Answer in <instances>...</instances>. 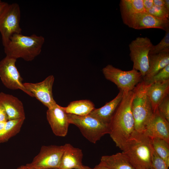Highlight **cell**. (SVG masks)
Wrapping results in <instances>:
<instances>
[{
    "label": "cell",
    "mask_w": 169,
    "mask_h": 169,
    "mask_svg": "<svg viewBox=\"0 0 169 169\" xmlns=\"http://www.w3.org/2000/svg\"><path fill=\"white\" fill-rule=\"evenodd\" d=\"M133 95L132 91L127 94H124L109 125V134L116 146L120 149L135 130L131 110Z\"/></svg>",
    "instance_id": "obj_1"
},
{
    "label": "cell",
    "mask_w": 169,
    "mask_h": 169,
    "mask_svg": "<svg viewBox=\"0 0 169 169\" xmlns=\"http://www.w3.org/2000/svg\"><path fill=\"white\" fill-rule=\"evenodd\" d=\"M120 149L136 169L152 167L151 139L143 132L135 130Z\"/></svg>",
    "instance_id": "obj_2"
},
{
    "label": "cell",
    "mask_w": 169,
    "mask_h": 169,
    "mask_svg": "<svg viewBox=\"0 0 169 169\" xmlns=\"http://www.w3.org/2000/svg\"><path fill=\"white\" fill-rule=\"evenodd\" d=\"M44 42V38L41 36L15 34L4 47V52L6 56L16 59L21 58L27 61H31L40 54Z\"/></svg>",
    "instance_id": "obj_3"
},
{
    "label": "cell",
    "mask_w": 169,
    "mask_h": 169,
    "mask_svg": "<svg viewBox=\"0 0 169 169\" xmlns=\"http://www.w3.org/2000/svg\"><path fill=\"white\" fill-rule=\"evenodd\" d=\"M149 84L143 80L132 90L131 110L134 120L135 129L138 132L144 131L153 113L147 95Z\"/></svg>",
    "instance_id": "obj_4"
},
{
    "label": "cell",
    "mask_w": 169,
    "mask_h": 169,
    "mask_svg": "<svg viewBox=\"0 0 169 169\" xmlns=\"http://www.w3.org/2000/svg\"><path fill=\"white\" fill-rule=\"evenodd\" d=\"M70 124H73L79 129L83 135L94 144L104 136L109 134V125L105 124L89 115L80 116L67 114Z\"/></svg>",
    "instance_id": "obj_5"
},
{
    "label": "cell",
    "mask_w": 169,
    "mask_h": 169,
    "mask_svg": "<svg viewBox=\"0 0 169 169\" xmlns=\"http://www.w3.org/2000/svg\"><path fill=\"white\" fill-rule=\"evenodd\" d=\"M102 73L105 78L114 83L120 90L127 94L132 91L143 80L141 73L132 69L129 71H123L108 64L103 68Z\"/></svg>",
    "instance_id": "obj_6"
},
{
    "label": "cell",
    "mask_w": 169,
    "mask_h": 169,
    "mask_svg": "<svg viewBox=\"0 0 169 169\" xmlns=\"http://www.w3.org/2000/svg\"><path fill=\"white\" fill-rule=\"evenodd\" d=\"M153 45L147 37H138L129 45L130 56L133 63V69L139 72L143 78L146 74L149 67V55Z\"/></svg>",
    "instance_id": "obj_7"
},
{
    "label": "cell",
    "mask_w": 169,
    "mask_h": 169,
    "mask_svg": "<svg viewBox=\"0 0 169 169\" xmlns=\"http://www.w3.org/2000/svg\"><path fill=\"white\" fill-rule=\"evenodd\" d=\"M19 5L17 3L8 4L0 17V32L4 47L7 44L13 35L21 33Z\"/></svg>",
    "instance_id": "obj_8"
},
{
    "label": "cell",
    "mask_w": 169,
    "mask_h": 169,
    "mask_svg": "<svg viewBox=\"0 0 169 169\" xmlns=\"http://www.w3.org/2000/svg\"><path fill=\"white\" fill-rule=\"evenodd\" d=\"M64 146H43L38 154L26 166L33 169L59 168Z\"/></svg>",
    "instance_id": "obj_9"
},
{
    "label": "cell",
    "mask_w": 169,
    "mask_h": 169,
    "mask_svg": "<svg viewBox=\"0 0 169 169\" xmlns=\"http://www.w3.org/2000/svg\"><path fill=\"white\" fill-rule=\"evenodd\" d=\"M17 59L6 56L0 61V78L7 88L19 89L31 97L32 94L24 86L23 79L15 65Z\"/></svg>",
    "instance_id": "obj_10"
},
{
    "label": "cell",
    "mask_w": 169,
    "mask_h": 169,
    "mask_svg": "<svg viewBox=\"0 0 169 169\" xmlns=\"http://www.w3.org/2000/svg\"><path fill=\"white\" fill-rule=\"evenodd\" d=\"M124 23L136 29L157 28L165 31L169 29V20L155 17L146 12L121 16Z\"/></svg>",
    "instance_id": "obj_11"
},
{
    "label": "cell",
    "mask_w": 169,
    "mask_h": 169,
    "mask_svg": "<svg viewBox=\"0 0 169 169\" xmlns=\"http://www.w3.org/2000/svg\"><path fill=\"white\" fill-rule=\"evenodd\" d=\"M54 80L53 75H50L43 81L37 83H24L25 88L38 100L48 109L57 103L54 100L52 93V88Z\"/></svg>",
    "instance_id": "obj_12"
},
{
    "label": "cell",
    "mask_w": 169,
    "mask_h": 169,
    "mask_svg": "<svg viewBox=\"0 0 169 169\" xmlns=\"http://www.w3.org/2000/svg\"><path fill=\"white\" fill-rule=\"evenodd\" d=\"M46 118L54 134L59 136H66L69 125L67 114L63 107L56 104L53 107L48 109Z\"/></svg>",
    "instance_id": "obj_13"
},
{
    "label": "cell",
    "mask_w": 169,
    "mask_h": 169,
    "mask_svg": "<svg viewBox=\"0 0 169 169\" xmlns=\"http://www.w3.org/2000/svg\"><path fill=\"white\" fill-rule=\"evenodd\" d=\"M143 132L151 139L161 138L169 142V122L160 114L157 109L153 112Z\"/></svg>",
    "instance_id": "obj_14"
},
{
    "label": "cell",
    "mask_w": 169,
    "mask_h": 169,
    "mask_svg": "<svg viewBox=\"0 0 169 169\" xmlns=\"http://www.w3.org/2000/svg\"><path fill=\"white\" fill-rule=\"evenodd\" d=\"M0 103L5 110L8 120L25 119L23 104L17 98L1 92L0 93Z\"/></svg>",
    "instance_id": "obj_15"
},
{
    "label": "cell",
    "mask_w": 169,
    "mask_h": 169,
    "mask_svg": "<svg viewBox=\"0 0 169 169\" xmlns=\"http://www.w3.org/2000/svg\"><path fill=\"white\" fill-rule=\"evenodd\" d=\"M64 149L59 165L60 169H76L82 167L83 153L82 150L69 143L64 145Z\"/></svg>",
    "instance_id": "obj_16"
},
{
    "label": "cell",
    "mask_w": 169,
    "mask_h": 169,
    "mask_svg": "<svg viewBox=\"0 0 169 169\" xmlns=\"http://www.w3.org/2000/svg\"><path fill=\"white\" fill-rule=\"evenodd\" d=\"M124 95L120 90L116 96L113 100L99 108H95L89 115L97 119L103 123L109 125Z\"/></svg>",
    "instance_id": "obj_17"
},
{
    "label": "cell",
    "mask_w": 169,
    "mask_h": 169,
    "mask_svg": "<svg viewBox=\"0 0 169 169\" xmlns=\"http://www.w3.org/2000/svg\"><path fill=\"white\" fill-rule=\"evenodd\" d=\"M169 94V79L149 84L147 95L153 112Z\"/></svg>",
    "instance_id": "obj_18"
},
{
    "label": "cell",
    "mask_w": 169,
    "mask_h": 169,
    "mask_svg": "<svg viewBox=\"0 0 169 169\" xmlns=\"http://www.w3.org/2000/svg\"><path fill=\"white\" fill-rule=\"evenodd\" d=\"M148 71L143 78L145 81L150 79L161 70L169 64V49L159 53L149 55Z\"/></svg>",
    "instance_id": "obj_19"
},
{
    "label": "cell",
    "mask_w": 169,
    "mask_h": 169,
    "mask_svg": "<svg viewBox=\"0 0 169 169\" xmlns=\"http://www.w3.org/2000/svg\"><path fill=\"white\" fill-rule=\"evenodd\" d=\"M100 163L110 169H136L122 152L103 156Z\"/></svg>",
    "instance_id": "obj_20"
},
{
    "label": "cell",
    "mask_w": 169,
    "mask_h": 169,
    "mask_svg": "<svg viewBox=\"0 0 169 169\" xmlns=\"http://www.w3.org/2000/svg\"><path fill=\"white\" fill-rule=\"evenodd\" d=\"M95 107L91 101L84 100L71 102L67 106L63 107L67 114L83 116L89 115L95 109Z\"/></svg>",
    "instance_id": "obj_21"
},
{
    "label": "cell",
    "mask_w": 169,
    "mask_h": 169,
    "mask_svg": "<svg viewBox=\"0 0 169 169\" xmlns=\"http://www.w3.org/2000/svg\"><path fill=\"white\" fill-rule=\"evenodd\" d=\"M24 120L18 119L7 121L4 128L0 132V143L7 141L18 133Z\"/></svg>",
    "instance_id": "obj_22"
},
{
    "label": "cell",
    "mask_w": 169,
    "mask_h": 169,
    "mask_svg": "<svg viewBox=\"0 0 169 169\" xmlns=\"http://www.w3.org/2000/svg\"><path fill=\"white\" fill-rule=\"evenodd\" d=\"M120 7L121 16L146 12L143 0H121Z\"/></svg>",
    "instance_id": "obj_23"
},
{
    "label": "cell",
    "mask_w": 169,
    "mask_h": 169,
    "mask_svg": "<svg viewBox=\"0 0 169 169\" xmlns=\"http://www.w3.org/2000/svg\"><path fill=\"white\" fill-rule=\"evenodd\" d=\"M153 148L169 167V142L159 138L151 139Z\"/></svg>",
    "instance_id": "obj_24"
},
{
    "label": "cell",
    "mask_w": 169,
    "mask_h": 169,
    "mask_svg": "<svg viewBox=\"0 0 169 169\" xmlns=\"http://www.w3.org/2000/svg\"><path fill=\"white\" fill-rule=\"evenodd\" d=\"M165 36L157 44L151 47L149 54L159 53L165 50L169 49V29L166 31Z\"/></svg>",
    "instance_id": "obj_25"
},
{
    "label": "cell",
    "mask_w": 169,
    "mask_h": 169,
    "mask_svg": "<svg viewBox=\"0 0 169 169\" xmlns=\"http://www.w3.org/2000/svg\"><path fill=\"white\" fill-rule=\"evenodd\" d=\"M146 12L156 18L165 20H169V11L164 7L153 5Z\"/></svg>",
    "instance_id": "obj_26"
},
{
    "label": "cell",
    "mask_w": 169,
    "mask_h": 169,
    "mask_svg": "<svg viewBox=\"0 0 169 169\" xmlns=\"http://www.w3.org/2000/svg\"><path fill=\"white\" fill-rule=\"evenodd\" d=\"M169 79V64L161 70L149 80L145 82L148 84H151Z\"/></svg>",
    "instance_id": "obj_27"
},
{
    "label": "cell",
    "mask_w": 169,
    "mask_h": 169,
    "mask_svg": "<svg viewBox=\"0 0 169 169\" xmlns=\"http://www.w3.org/2000/svg\"><path fill=\"white\" fill-rule=\"evenodd\" d=\"M151 164L154 169H168L164 161L156 153L153 149L151 156Z\"/></svg>",
    "instance_id": "obj_28"
},
{
    "label": "cell",
    "mask_w": 169,
    "mask_h": 169,
    "mask_svg": "<svg viewBox=\"0 0 169 169\" xmlns=\"http://www.w3.org/2000/svg\"><path fill=\"white\" fill-rule=\"evenodd\" d=\"M160 114L169 122V96H166L158 107Z\"/></svg>",
    "instance_id": "obj_29"
},
{
    "label": "cell",
    "mask_w": 169,
    "mask_h": 169,
    "mask_svg": "<svg viewBox=\"0 0 169 169\" xmlns=\"http://www.w3.org/2000/svg\"><path fill=\"white\" fill-rule=\"evenodd\" d=\"M8 120L5 110L0 103V122H6Z\"/></svg>",
    "instance_id": "obj_30"
},
{
    "label": "cell",
    "mask_w": 169,
    "mask_h": 169,
    "mask_svg": "<svg viewBox=\"0 0 169 169\" xmlns=\"http://www.w3.org/2000/svg\"><path fill=\"white\" fill-rule=\"evenodd\" d=\"M144 7L147 12L154 5L153 0H143Z\"/></svg>",
    "instance_id": "obj_31"
},
{
    "label": "cell",
    "mask_w": 169,
    "mask_h": 169,
    "mask_svg": "<svg viewBox=\"0 0 169 169\" xmlns=\"http://www.w3.org/2000/svg\"><path fill=\"white\" fill-rule=\"evenodd\" d=\"M8 3L0 0V17Z\"/></svg>",
    "instance_id": "obj_32"
},
{
    "label": "cell",
    "mask_w": 169,
    "mask_h": 169,
    "mask_svg": "<svg viewBox=\"0 0 169 169\" xmlns=\"http://www.w3.org/2000/svg\"><path fill=\"white\" fill-rule=\"evenodd\" d=\"M154 5L158 7H164V0H153Z\"/></svg>",
    "instance_id": "obj_33"
},
{
    "label": "cell",
    "mask_w": 169,
    "mask_h": 169,
    "mask_svg": "<svg viewBox=\"0 0 169 169\" xmlns=\"http://www.w3.org/2000/svg\"><path fill=\"white\" fill-rule=\"evenodd\" d=\"M93 169H110L106 166L103 165L100 162V163L96 165Z\"/></svg>",
    "instance_id": "obj_34"
},
{
    "label": "cell",
    "mask_w": 169,
    "mask_h": 169,
    "mask_svg": "<svg viewBox=\"0 0 169 169\" xmlns=\"http://www.w3.org/2000/svg\"><path fill=\"white\" fill-rule=\"evenodd\" d=\"M164 6L165 7L168 11H169V0H164Z\"/></svg>",
    "instance_id": "obj_35"
},
{
    "label": "cell",
    "mask_w": 169,
    "mask_h": 169,
    "mask_svg": "<svg viewBox=\"0 0 169 169\" xmlns=\"http://www.w3.org/2000/svg\"><path fill=\"white\" fill-rule=\"evenodd\" d=\"M6 122H0V132L4 128Z\"/></svg>",
    "instance_id": "obj_36"
},
{
    "label": "cell",
    "mask_w": 169,
    "mask_h": 169,
    "mask_svg": "<svg viewBox=\"0 0 169 169\" xmlns=\"http://www.w3.org/2000/svg\"><path fill=\"white\" fill-rule=\"evenodd\" d=\"M76 169H92L88 166L83 165V166L82 167L80 168H79Z\"/></svg>",
    "instance_id": "obj_37"
},
{
    "label": "cell",
    "mask_w": 169,
    "mask_h": 169,
    "mask_svg": "<svg viewBox=\"0 0 169 169\" xmlns=\"http://www.w3.org/2000/svg\"><path fill=\"white\" fill-rule=\"evenodd\" d=\"M17 169H25V166H21L18 167Z\"/></svg>",
    "instance_id": "obj_38"
},
{
    "label": "cell",
    "mask_w": 169,
    "mask_h": 169,
    "mask_svg": "<svg viewBox=\"0 0 169 169\" xmlns=\"http://www.w3.org/2000/svg\"><path fill=\"white\" fill-rule=\"evenodd\" d=\"M136 169H154L153 167L150 168H137Z\"/></svg>",
    "instance_id": "obj_39"
},
{
    "label": "cell",
    "mask_w": 169,
    "mask_h": 169,
    "mask_svg": "<svg viewBox=\"0 0 169 169\" xmlns=\"http://www.w3.org/2000/svg\"><path fill=\"white\" fill-rule=\"evenodd\" d=\"M25 169H33L30 168L29 167H28L26 166V165H25Z\"/></svg>",
    "instance_id": "obj_40"
},
{
    "label": "cell",
    "mask_w": 169,
    "mask_h": 169,
    "mask_svg": "<svg viewBox=\"0 0 169 169\" xmlns=\"http://www.w3.org/2000/svg\"><path fill=\"white\" fill-rule=\"evenodd\" d=\"M60 169L59 168H52V169Z\"/></svg>",
    "instance_id": "obj_41"
}]
</instances>
